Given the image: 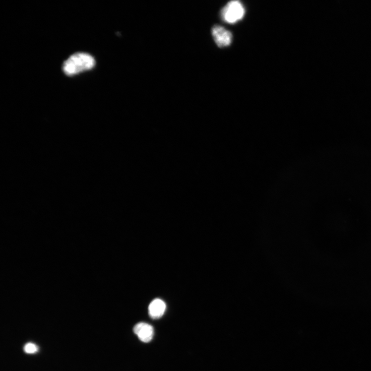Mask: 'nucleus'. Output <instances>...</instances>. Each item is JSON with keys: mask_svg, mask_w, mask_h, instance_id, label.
<instances>
[{"mask_svg": "<svg viewBox=\"0 0 371 371\" xmlns=\"http://www.w3.org/2000/svg\"><path fill=\"white\" fill-rule=\"evenodd\" d=\"M134 332L142 342H150L154 335L153 327L149 324L141 322L136 324L134 327Z\"/></svg>", "mask_w": 371, "mask_h": 371, "instance_id": "20e7f679", "label": "nucleus"}, {"mask_svg": "<svg viewBox=\"0 0 371 371\" xmlns=\"http://www.w3.org/2000/svg\"><path fill=\"white\" fill-rule=\"evenodd\" d=\"M37 351V348L34 344L29 343L26 344L24 347V351L26 353L33 354Z\"/></svg>", "mask_w": 371, "mask_h": 371, "instance_id": "423d86ee", "label": "nucleus"}, {"mask_svg": "<svg viewBox=\"0 0 371 371\" xmlns=\"http://www.w3.org/2000/svg\"><path fill=\"white\" fill-rule=\"evenodd\" d=\"M245 13L243 4L238 1L228 3L222 9V19L229 23H235L243 19Z\"/></svg>", "mask_w": 371, "mask_h": 371, "instance_id": "f03ea898", "label": "nucleus"}, {"mask_svg": "<svg viewBox=\"0 0 371 371\" xmlns=\"http://www.w3.org/2000/svg\"><path fill=\"white\" fill-rule=\"evenodd\" d=\"M166 309V304L163 300L160 299H155L150 304L149 307V315L152 319H159L163 315Z\"/></svg>", "mask_w": 371, "mask_h": 371, "instance_id": "39448f33", "label": "nucleus"}, {"mask_svg": "<svg viewBox=\"0 0 371 371\" xmlns=\"http://www.w3.org/2000/svg\"><path fill=\"white\" fill-rule=\"evenodd\" d=\"M96 61L90 55L84 52H78L70 57L62 64V70L65 74L74 75L95 67Z\"/></svg>", "mask_w": 371, "mask_h": 371, "instance_id": "f257e3e1", "label": "nucleus"}, {"mask_svg": "<svg viewBox=\"0 0 371 371\" xmlns=\"http://www.w3.org/2000/svg\"><path fill=\"white\" fill-rule=\"evenodd\" d=\"M212 35L217 45L220 48L227 47L232 43V34L220 25H215L211 30Z\"/></svg>", "mask_w": 371, "mask_h": 371, "instance_id": "7ed1b4c3", "label": "nucleus"}]
</instances>
